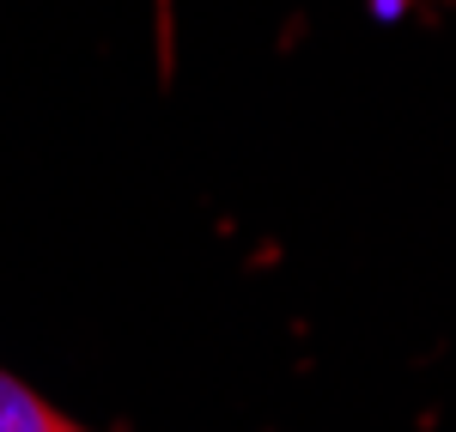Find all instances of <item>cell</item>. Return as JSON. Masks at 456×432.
<instances>
[{
  "label": "cell",
  "instance_id": "6da1fadb",
  "mask_svg": "<svg viewBox=\"0 0 456 432\" xmlns=\"http://www.w3.org/2000/svg\"><path fill=\"white\" fill-rule=\"evenodd\" d=\"M0 432H86V427H73L61 408H49L37 390H25L19 378L0 371Z\"/></svg>",
  "mask_w": 456,
  "mask_h": 432
}]
</instances>
